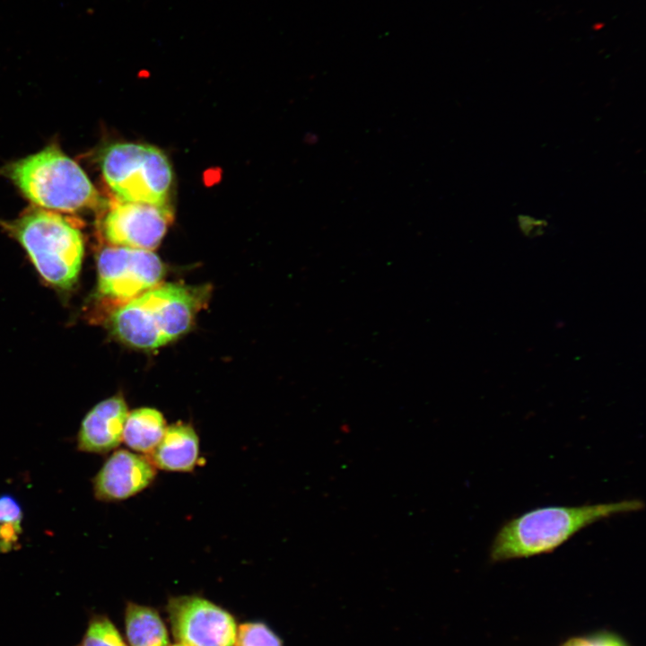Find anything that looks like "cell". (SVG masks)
<instances>
[{
  "mask_svg": "<svg viewBox=\"0 0 646 646\" xmlns=\"http://www.w3.org/2000/svg\"><path fill=\"white\" fill-rule=\"evenodd\" d=\"M205 294L203 288L159 284L116 308L112 330L131 346L161 347L190 329Z\"/></svg>",
  "mask_w": 646,
  "mask_h": 646,
  "instance_id": "obj_2",
  "label": "cell"
},
{
  "mask_svg": "<svg viewBox=\"0 0 646 646\" xmlns=\"http://www.w3.org/2000/svg\"><path fill=\"white\" fill-rule=\"evenodd\" d=\"M561 646H629L624 639L615 633L599 632L588 635L574 637L564 642Z\"/></svg>",
  "mask_w": 646,
  "mask_h": 646,
  "instance_id": "obj_16",
  "label": "cell"
},
{
  "mask_svg": "<svg viewBox=\"0 0 646 646\" xmlns=\"http://www.w3.org/2000/svg\"><path fill=\"white\" fill-rule=\"evenodd\" d=\"M126 630L132 646H168L166 628L153 609L129 604L126 613Z\"/></svg>",
  "mask_w": 646,
  "mask_h": 646,
  "instance_id": "obj_13",
  "label": "cell"
},
{
  "mask_svg": "<svg viewBox=\"0 0 646 646\" xmlns=\"http://www.w3.org/2000/svg\"><path fill=\"white\" fill-rule=\"evenodd\" d=\"M643 508V502L636 498L537 508L509 519L499 528L489 549V559L500 563L549 554L595 522Z\"/></svg>",
  "mask_w": 646,
  "mask_h": 646,
  "instance_id": "obj_1",
  "label": "cell"
},
{
  "mask_svg": "<svg viewBox=\"0 0 646 646\" xmlns=\"http://www.w3.org/2000/svg\"><path fill=\"white\" fill-rule=\"evenodd\" d=\"M169 612L174 635L187 646H233L235 642L233 618L206 599L175 598Z\"/></svg>",
  "mask_w": 646,
  "mask_h": 646,
  "instance_id": "obj_8",
  "label": "cell"
},
{
  "mask_svg": "<svg viewBox=\"0 0 646 646\" xmlns=\"http://www.w3.org/2000/svg\"><path fill=\"white\" fill-rule=\"evenodd\" d=\"M3 173L30 201L48 210L74 213L101 202L83 169L57 145L5 166Z\"/></svg>",
  "mask_w": 646,
  "mask_h": 646,
  "instance_id": "obj_3",
  "label": "cell"
},
{
  "mask_svg": "<svg viewBox=\"0 0 646 646\" xmlns=\"http://www.w3.org/2000/svg\"><path fill=\"white\" fill-rule=\"evenodd\" d=\"M23 511L19 501L10 493L0 494V523L22 524Z\"/></svg>",
  "mask_w": 646,
  "mask_h": 646,
  "instance_id": "obj_17",
  "label": "cell"
},
{
  "mask_svg": "<svg viewBox=\"0 0 646 646\" xmlns=\"http://www.w3.org/2000/svg\"><path fill=\"white\" fill-rule=\"evenodd\" d=\"M127 415V406L121 396L99 402L81 422L76 438L78 450L104 455L117 449L123 441Z\"/></svg>",
  "mask_w": 646,
  "mask_h": 646,
  "instance_id": "obj_10",
  "label": "cell"
},
{
  "mask_svg": "<svg viewBox=\"0 0 646 646\" xmlns=\"http://www.w3.org/2000/svg\"><path fill=\"white\" fill-rule=\"evenodd\" d=\"M152 464L160 469L192 472L199 458V438L191 424L176 423L167 426L154 450L148 455Z\"/></svg>",
  "mask_w": 646,
  "mask_h": 646,
  "instance_id": "obj_11",
  "label": "cell"
},
{
  "mask_svg": "<svg viewBox=\"0 0 646 646\" xmlns=\"http://www.w3.org/2000/svg\"><path fill=\"white\" fill-rule=\"evenodd\" d=\"M104 180L119 200L168 205L173 183L171 164L159 148L135 143H116L101 154Z\"/></svg>",
  "mask_w": 646,
  "mask_h": 646,
  "instance_id": "obj_5",
  "label": "cell"
},
{
  "mask_svg": "<svg viewBox=\"0 0 646 646\" xmlns=\"http://www.w3.org/2000/svg\"><path fill=\"white\" fill-rule=\"evenodd\" d=\"M235 640L236 646H282L279 638L259 623L241 624Z\"/></svg>",
  "mask_w": 646,
  "mask_h": 646,
  "instance_id": "obj_15",
  "label": "cell"
},
{
  "mask_svg": "<svg viewBox=\"0 0 646 646\" xmlns=\"http://www.w3.org/2000/svg\"><path fill=\"white\" fill-rule=\"evenodd\" d=\"M82 646L125 645L112 623L105 617H98L91 622Z\"/></svg>",
  "mask_w": 646,
  "mask_h": 646,
  "instance_id": "obj_14",
  "label": "cell"
},
{
  "mask_svg": "<svg viewBox=\"0 0 646 646\" xmlns=\"http://www.w3.org/2000/svg\"><path fill=\"white\" fill-rule=\"evenodd\" d=\"M99 292L117 308L161 284L164 266L153 251L109 246L98 257Z\"/></svg>",
  "mask_w": 646,
  "mask_h": 646,
  "instance_id": "obj_6",
  "label": "cell"
},
{
  "mask_svg": "<svg viewBox=\"0 0 646 646\" xmlns=\"http://www.w3.org/2000/svg\"><path fill=\"white\" fill-rule=\"evenodd\" d=\"M155 476V467L147 457L118 450L105 460L93 477V494L101 502L123 501L146 489Z\"/></svg>",
  "mask_w": 646,
  "mask_h": 646,
  "instance_id": "obj_9",
  "label": "cell"
},
{
  "mask_svg": "<svg viewBox=\"0 0 646 646\" xmlns=\"http://www.w3.org/2000/svg\"><path fill=\"white\" fill-rule=\"evenodd\" d=\"M22 530V524L0 523V552L6 553L12 550Z\"/></svg>",
  "mask_w": 646,
  "mask_h": 646,
  "instance_id": "obj_18",
  "label": "cell"
},
{
  "mask_svg": "<svg viewBox=\"0 0 646 646\" xmlns=\"http://www.w3.org/2000/svg\"><path fill=\"white\" fill-rule=\"evenodd\" d=\"M167 428L163 415L155 408L141 407L128 413L123 441L131 450L149 455Z\"/></svg>",
  "mask_w": 646,
  "mask_h": 646,
  "instance_id": "obj_12",
  "label": "cell"
},
{
  "mask_svg": "<svg viewBox=\"0 0 646 646\" xmlns=\"http://www.w3.org/2000/svg\"><path fill=\"white\" fill-rule=\"evenodd\" d=\"M6 226L46 281L62 289L75 284L84 246L80 229L70 218L32 209Z\"/></svg>",
  "mask_w": 646,
  "mask_h": 646,
  "instance_id": "obj_4",
  "label": "cell"
},
{
  "mask_svg": "<svg viewBox=\"0 0 646 646\" xmlns=\"http://www.w3.org/2000/svg\"><path fill=\"white\" fill-rule=\"evenodd\" d=\"M172 220L168 205L118 200L108 210L102 230L112 246L152 251L160 245Z\"/></svg>",
  "mask_w": 646,
  "mask_h": 646,
  "instance_id": "obj_7",
  "label": "cell"
},
{
  "mask_svg": "<svg viewBox=\"0 0 646 646\" xmlns=\"http://www.w3.org/2000/svg\"><path fill=\"white\" fill-rule=\"evenodd\" d=\"M173 646H187V645H185V644L182 643V644H175V645H173Z\"/></svg>",
  "mask_w": 646,
  "mask_h": 646,
  "instance_id": "obj_19",
  "label": "cell"
}]
</instances>
